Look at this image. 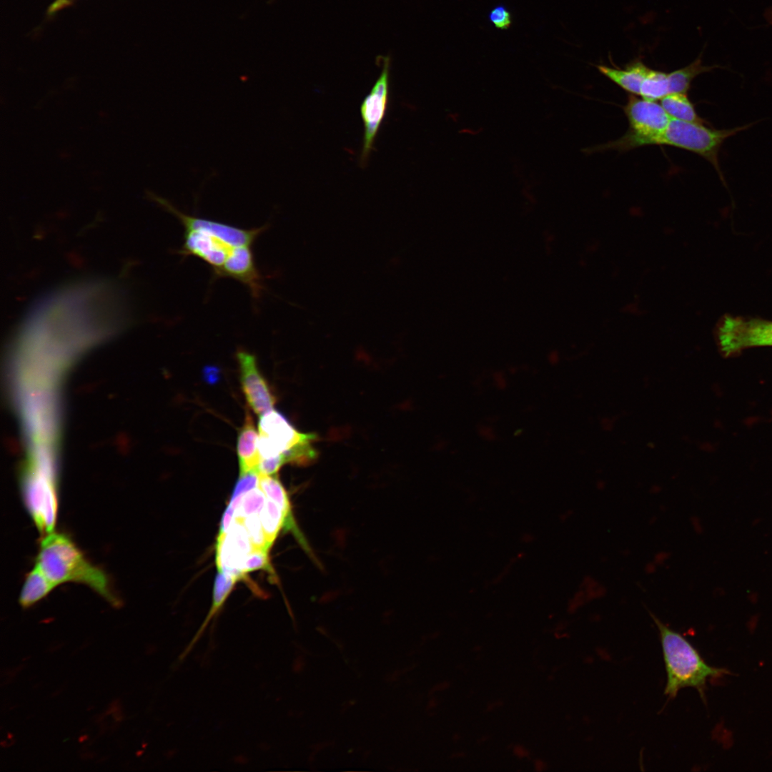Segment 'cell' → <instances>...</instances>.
<instances>
[{"label": "cell", "mask_w": 772, "mask_h": 772, "mask_svg": "<svg viewBox=\"0 0 772 772\" xmlns=\"http://www.w3.org/2000/svg\"><path fill=\"white\" fill-rule=\"evenodd\" d=\"M35 565L56 586L65 583L84 584L112 605H120L107 573L87 560L64 533L54 531L42 537Z\"/></svg>", "instance_id": "6da1fadb"}, {"label": "cell", "mask_w": 772, "mask_h": 772, "mask_svg": "<svg viewBox=\"0 0 772 772\" xmlns=\"http://www.w3.org/2000/svg\"><path fill=\"white\" fill-rule=\"evenodd\" d=\"M650 616L660 633L667 673L665 694L669 698L676 697L686 687L696 688L703 693L710 678L726 672L708 665L681 634L665 625L651 613Z\"/></svg>", "instance_id": "7a4b0ae2"}, {"label": "cell", "mask_w": 772, "mask_h": 772, "mask_svg": "<svg viewBox=\"0 0 772 772\" xmlns=\"http://www.w3.org/2000/svg\"><path fill=\"white\" fill-rule=\"evenodd\" d=\"M260 459L282 457L284 464L305 466L317 457L313 443L317 435L298 431L276 410L260 416L258 423Z\"/></svg>", "instance_id": "3957f363"}, {"label": "cell", "mask_w": 772, "mask_h": 772, "mask_svg": "<svg viewBox=\"0 0 772 772\" xmlns=\"http://www.w3.org/2000/svg\"><path fill=\"white\" fill-rule=\"evenodd\" d=\"M623 112L629 128L620 138L588 149V153L609 149L629 151L643 146L654 145L655 140L667 128L670 117L660 104L629 94Z\"/></svg>", "instance_id": "277c9868"}, {"label": "cell", "mask_w": 772, "mask_h": 772, "mask_svg": "<svg viewBox=\"0 0 772 772\" xmlns=\"http://www.w3.org/2000/svg\"><path fill=\"white\" fill-rule=\"evenodd\" d=\"M753 123L731 129H716L705 124L670 118L665 130L656 138L654 145H667L697 154L715 168L725 183L718 161L721 147L726 139L747 129Z\"/></svg>", "instance_id": "5b68a950"}, {"label": "cell", "mask_w": 772, "mask_h": 772, "mask_svg": "<svg viewBox=\"0 0 772 772\" xmlns=\"http://www.w3.org/2000/svg\"><path fill=\"white\" fill-rule=\"evenodd\" d=\"M717 338L726 357L750 347L772 346V321L726 315L718 324Z\"/></svg>", "instance_id": "8992f818"}, {"label": "cell", "mask_w": 772, "mask_h": 772, "mask_svg": "<svg viewBox=\"0 0 772 772\" xmlns=\"http://www.w3.org/2000/svg\"><path fill=\"white\" fill-rule=\"evenodd\" d=\"M382 63L381 73L370 93L360 106L364 134L360 160L365 164L373 149L377 132L385 117L389 102L390 66L389 56L379 57Z\"/></svg>", "instance_id": "52a82bcc"}, {"label": "cell", "mask_w": 772, "mask_h": 772, "mask_svg": "<svg viewBox=\"0 0 772 772\" xmlns=\"http://www.w3.org/2000/svg\"><path fill=\"white\" fill-rule=\"evenodd\" d=\"M156 200L179 219L184 229H200L207 232L233 247L253 246L258 237L268 228V224L252 229L241 228L222 222L184 213L171 202L161 197H156Z\"/></svg>", "instance_id": "ba28073f"}, {"label": "cell", "mask_w": 772, "mask_h": 772, "mask_svg": "<svg viewBox=\"0 0 772 772\" xmlns=\"http://www.w3.org/2000/svg\"><path fill=\"white\" fill-rule=\"evenodd\" d=\"M242 390L246 400L259 416L273 410L276 398L269 383L259 370L256 357L244 350L236 354Z\"/></svg>", "instance_id": "9c48e42d"}, {"label": "cell", "mask_w": 772, "mask_h": 772, "mask_svg": "<svg viewBox=\"0 0 772 772\" xmlns=\"http://www.w3.org/2000/svg\"><path fill=\"white\" fill-rule=\"evenodd\" d=\"M254 550L244 524L234 519L228 531L217 537L216 562L218 571L240 580L244 577L242 573L243 561Z\"/></svg>", "instance_id": "30bf717a"}, {"label": "cell", "mask_w": 772, "mask_h": 772, "mask_svg": "<svg viewBox=\"0 0 772 772\" xmlns=\"http://www.w3.org/2000/svg\"><path fill=\"white\" fill-rule=\"evenodd\" d=\"M184 241L179 254L192 256L205 262L212 269L216 279L227 257L236 247L217 236L200 229H184Z\"/></svg>", "instance_id": "8fae6325"}, {"label": "cell", "mask_w": 772, "mask_h": 772, "mask_svg": "<svg viewBox=\"0 0 772 772\" xmlns=\"http://www.w3.org/2000/svg\"><path fill=\"white\" fill-rule=\"evenodd\" d=\"M220 277L238 281L247 288L255 300L261 297L264 290V276L257 266L252 246L234 247L216 279Z\"/></svg>", "instance_id": "7c38bea8"}, {"label": "cell", "mask_w": 772, "mask_h": 772, "mask_svg": "<svg viewBox=\"0 0 772 772\" xmlns=\"http://www.w3.org/2000/svg\"><path fill=\"white\" fill-rule=\"evenodd\" d=\"M258 437L253 418L249 411L247 410L237 439V455L239 465V475L249 472H258L260 461L258 450Z\"/></svg>", "instance_id": "4fadbf2b"}, {"label": "cell", "mask_w": 772, "mask_h": 772, "mask_svg": "<svg viewBox=\"0 0 772 772\" xmlns=\"http://www.w3.org/2000/svg\"><path fill=\"white\" fill-rule=\"evenodd\" d=\"M595 67L621 89L637 96H639L641 84L650 69L640 59L633 60L623 68L605 64H598Z\"/></svg>", "instance_id": "5bb4252c"}, {"label": "cell", "mask_w": 772, "mask_h": 772, "mask_svg": "<svg viewBox=\"0 0 772 772\" xmlns=\"http://www.w3.org/2000/svg\"><path fill=\"white\" fill-rule=\"evenodd\" d=\"M237 581V580L233 576L218 571L214 584L212 603L211 605V608L209 610V613L206 616L202 625L194 635L193 638L191 640L189 643L179 656V661L183 660L187 656V655L193 648L194 645L202 637L209 621L212 620L216 615H217L219 610L222 608L224 601L226 600L227 598L228 597Z\"/></svg>", "instance_id": "9a60e30c"}, {"label": "cell", "mask_w": 772, "mask_h": 772, "mask_svg": "<svg viewBox=\"0 0 772 772\" xmlns=\"http://www.w3.org/2000/svg\"><path fill=\"white\" fill-rule=\"evenodd\" d=\"M56 585L53 583L36 565L29 571L24 580L19 601L24 608H27L49 595Z\"/></svg>", "instance_id": "2e32d148"}, {"label": "cell", "mask_w": 772, "mask_h": 772, "mask_svg": "<svg viewBox=\"0 0 772 772\" xmlns=\"http://www.w3.org/2000/svg\"><path fill=\"white\" fill-rule=\"evenodd\" d=\"M660 104L670 118L703 124L708 122L696 112L687 94L670 93L660 99Z\"/></svg>", "instance_id": "e0dca14e"}, {"label": "cell", "mask_w": 772, "mask_h": 772, "mask_svg": "<svg viewBox=\"0 0 772 772\" xmlns=\"http://www.w3.org/2000/svg\"><path fill=\"white\" fill-rule=\"evenodd\" d=\"M717 67H719V66L703 65L702 53H701L690 64L668 74L669 94H687L691 86L693 80L697 76L711 71Z\"/></svg>", "instance_id": "ac0fdd59"}, {"label": "cell", "mask_w": 772, "mask_h": 772, "mask_svg": "<svg viewBox=\"0 0 772 772\" xmlns=\"http://www.w3.org/2000/svg\"><path fill=\"white\" fill-rule=\"evenodd\" d=\"M668 94V74L650 69L641 84L639 96L645 99L656 101Z\"/></svg>", "instance_id": "d6986e66"}, {"label": "cell", "mask_w": 772, "mask_h": 772, "mask_svg": "<svg viewBox=\"0 0 772 772\" xmlns=\"http://www.w3.org/2000/svg\"><path fill=\"white\" fill-rule=\"evenodd\" d=\"M267 496L259 487L255 488L242 495L241 503L235 511L234 518L242 519L254 514H259Z\"/></svg>", "instance_id": "ffe728a7"}, {"label": "cell", "mask_w": 772, "mask_h": 772, "mask_svg": "<svg viewBox=\"0 0 772 772\" xmlns=\"http://www.w3.org/2000/svg\"><path fill=\"white\" fill-rule=\"evenodd\" d=\"M259 486L267 498L274 500L286 508H291L285 489L277 475L259 474Z\"/></svg>", "instance_id": "44dd1931"}, {"label": "cell", "mask_w": 772, "mask_h": 772, "mask_svg": "<svg viewBox=\"0 0 772 772\" xmlns=\"http://www.w3.org/2000/svg\"><path fill=\"white\" fill-rule=\"evenodd\" d=\"M239 521H241L246 528L254 550H262L269 551L270 547L269 546L264 530L262 525V523L259 518V514H254L250 516H247L242 519L234 518Z\"/></svg>", "instance_id": "7402d4cb"}, {"label": "cell", "mask_w": 772, "mask_h": 772, "mask_svg": "<svg viewBox=\"0 0 772 772\" xmlns=\"http://www.w3.org/2000/svg\"><path fill=\"white\" fill-rule=\"evenodd\" d=\"M259 569L269 570L268 552L262 550H254L244 560L242 565V573L244 575L246 573Z\"/></svg>", "instance_id": "603a6c76"}, {"label": "cell", "mask_w": 772, "mask_h": 772, "mask_svg": "<svg viewBox=\"0 0 772 772\" xmlns=\"http://www.w3.org/2000/svg\"><path fill=\"white\" fill-rule=\"evenodd\" d=\"M488 19L493 26L500 30H507L513 24L510 11L504 4L495 6L488 14Z\"/></svg>", "instance_id": "cb8c5ba5"}, {"label": "cell", "mask_w": 772, "mask_h": 772, "mask_svg": "<svg viewBox=\"0 0 772 772\" xmlns=\"http://www.w3.org/2000/svg\"><path fill=\"white\" fill-rule=\"evenodd\" d=\"M259 474L257 472H249L239 475L231 498L243 495L248 491L259 487Z\"/></svg>", "instance_id": "d4e9b609"}, {"label": "cell", "mask_w": 772, "mask_h": 772, "mask_svg": "<svg viewBox=\"0 0 772 772\" xmlns=\"http://www.w3.org/2000/svg\"><path fill=\"white\" fill-rule=\"evenodd\" d=\"M235 511L236 509L233 506L229 504L227 505L220 523L218 535H223L228 531L234 518Z\"/></svg>", "instance_id": "484cf974"}, {"label": "cell", "mask_w": 772, "mask_h": 772, "mask_svg": "<svg viewBox=\"0 0 772 772\" xmlns=\"http://www.w3.org/2000/svg\"><path fill=\"white\" fill-rule=\"evenodd\" d=\"M74 0H55L49 9V13L53 14L72 4Z\"/></svg>", "instance_id": "4316f807"}, {"label": "cell", "mask_w": 772, "mask_h": 772, "mask_svg": "<svg viewBox=\"0 0 772 772\" xmlns=\"http://www.w3.org/2000/svg\"><path fill=\"white\" fill-rule=\"evenodd\" d=\"M766 19L770 24H772V7L767 9L766 12Z\"/></svg>", "instance_id": "83f0119b"}]
</instances>
